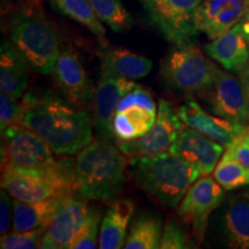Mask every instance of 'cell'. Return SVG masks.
<instances>
[{"label":"cell","mask_w":249,"mask_h":249,"mask_svg":"<svg viewBox=\"0 0 249 249\" xmlns=\"http://www.w3.org/2000/svg\"><path fill=\"white\" fill-rule=\"evenodd\" d=\"M22 104L20 124L39 135L55 155H75L92 142L93 124L85 107L49 90L29 91Z\"/></svg>","instance_id":"6da1fadb"},{"label":"cell","mask_w":249,"mask_h":249,"mask_svg":"<svg viewBox=\"0 0 249 249\" xmlns=\"http://www.w3.org/2000/svg\"><path fill=\"white\" fill-rule=\"evenodd\" d=\"M9 40L36 73L53 74L60 54V36L39 0L21 1L8 22Z\"/></svg>","instance_id":"7a4b0ae2"},{"label":"cell","mask_w":249,"mask_h":249,"mask_svg":"<svg viewBox=\"0 0 249 249\" xmlns=\"http://www.w3.org/2000/svg\"><path fill=\"white\" fill-rule=\"evenodd\" d=\"M119 147L99 139L89 143L75 160V197L85 201H110L126 182L127 160Z\"/></svg>","instance_id":"3957f363"},{"label":"cell","mask_w":249,"mask_h":249,"mask_svg":"<svg viewBox=\"0 0 249 249\" xmlns=\"http://www.w3.org/2000/svg\"><path fill=\"white\" fill-rule=\"evenodd\" d=\"M129 174L142 191L164 207L176 208L196 180L202 177L194 164L171 152L155 156H134Z\"/></svg>","instance_id":"277c9868"},{"label":"cell","mask_w":249,"mask_h":249,"mask_svg":"<svg viewBox=\"0 0 249 249\" xmlns=\"http://www.w3.org/2000/svg\"><path fill=\"white\" fill-rule=\"evenodd\" d=\"M218 67L194 43L173 45L160 65L161 80L171 89L202 93L213 83Z\"/></svg>","instance_id":"5b68a950"},{"label":"cell","mask_w":249,"mask_h":249,"mask_svg":"<svg viewBox=\"0 0 249 249\" xmlns=\"http://www.w3.org/2000/svg\"><path fill=\"white\" fill-rule=\"evenodd\" d=\"M149 22L172 45L194 43L201 0H139Z\"/></svg>","instance_id":"8992f818"},{"label":"cell","mask_w":249,"mask_h":249,"mask_svg":"<svg viewBox=\"0 0 249 249\" xmlns=\"http://www.w3.org/2000/svg\"><path fill=\"white\" fill-rule=\"evenodd\" d=\"M225 201V189L213 177L202 176L196 180L180 202L177 213L191 227L193 236L198 244L204 240L209 219Z\"/></svg>","instance_id":"52a82bcc"},{"label":"cell","mask_w":249,"mask_h":249,"mask_svg":"<svg viewBox=\"0 0 249 249\" xmlns=\"http://www.w3.org/2000/svg\"><path fill=\"white\" fill-rule=\"evenodd\" d=\"M158 107L148 90L141 86L124 95L114 113L112 128L118 141L142 138L157 120Z\"/></svg>","instance_id":"ba28073f"},{"label":"cell","mask_w":249,"mask_h":249,"mask_svg":"<svg viewBox=\"0 0 249 249\" xmlns=\"http://www.w3.org/2000/svg\"><path fill=\"white\" fill-rule=\"evenodd\" d=\"M185 124L165 99L158 104V116L154 127L142 138L132 141H118L117 145L126 156H155L170 150Z\"/></svg>","instance_id":"9c48e42d"},{"label":"cell","mask_w":249,"mask_h":249,"mask_svg":"<svg viewBox=\"0 0 249 249\" xmlns=\"http://www.w3.org/2000/svg\"><path fill=\"white\" fill-rule=\"evenodd\" d=\"M133 80L112 75L101 71L97 87L95 90V107H93V128L98 139L113 142L116 140L112 121L119 103L124 95L138 88Z\"/></svg>","instance_id":"30bf717a"},{"label":"cell","mask_w":249,"mask_h":249,"mask_svg":"<svg viewBox=\"0 0 249 249\" xmlns=\"http://www.w3.org/2000/svg\"><path fill=\"white\" fill-rule=\"evenodd\" d=\"M200 96L218 117L240 124L249 120L244 86L241 80L230 74L229 71L218 68L213 83Z\"/></svg>","instance_id":"8fae6325"},{"label":"cell","mask_w":249,"mask_h":249,"mask_svg":"<svg viewBox=\"0 0 249 249\" xmlns=\"http://www.w3.org/2000/svg\"><path fill=\"white\" fill-rule=\"evenodd\" d=\"M54 82L64 97L71 104L85 107L95 98L91 80L71 46H66L59 54L53 71Z\"/></svg>","instance_id":"7c38bea8"},{"label":"cell","mask_w":249,"mask_h":249,"mask_svg":"<svg viewBox=\"0 0 249 249\" xmlns=\"http://www.w3.org/2000/svg\"><path fill=\"white\" fill-rule=\"evenodd\" d=\"M89 205L75 196L62 202L44 233L42 249H71L86 222Z\"/></svg>","instance_id":"4fadbf2b"},{"label":"cell","mask_w":249,"mask_h":249,"mask_svg":"<svg viewBox=\"0 0 249 249\" xmlns=\"http://www.w3.org/2000/svg\"><path fill=\"white\" fill-rule=\"evenodd\" d=\"M213 229L224 247L249 249V195L233 196L220 205Z\"/></svg>","instance_id":"5bb4252c"},{"label":"cell","mask_w":249,"mask_h":249,"mask_svg":"<svg viewBox=\"0 0 249 249\" xmlns=\"http://www.w3.org/2000/svg\"><path fill=\"white\" fill-rule=\"evenodd\" d=\"M177 113L186 127L197 130L225 148L249 127L246 124L234 123L216 114L213 116L195 101L183 103Z\"/></svg>","instance_id":"9a60e30c"},{"label":"cell","mask_w":249,"mask_h":249,"mask_svg":"<svg viewBox=\"0 0 249 249\" xmlns=\"http://www.w3.org/2000/svg\"><path fill=\"white\" fill-rule=\"evenodd\" d=\"M224 148L220 143L185 126L171 145L169 152L194 164L201 171L202 176H210L224 155Z\"/></svg>","instance_id":"2e32d148"},{"label":"cell","mask_w":249,"mask_h":249,"mask_svg":"<svg viewBox=\"0 0 249 249\" xmlns=\"http://www.w3.org/2000/svg\"><path fill=\"white\" fill-rule=\"evenodd\" d=\"M249 9V0H202L196 12V27L214 39L238 24Z\"/></svg>","instance_id":"e0dca14e"},{"label":"cell","mask_w":249,"mask_h":249,"mask_svg":"<svg viewBox=\"0 0 249 249\" xmlns=\"http://www.w3.org/2000/svg\"><path fill=\"white\" fill-rule=\"evenodd\" d=\"M204 52L222 65L224 70L239 73L249 65V44L242 34L240 23L225 31L204 45Z\"/></svg>","instance_id":"ac0fdd59"},{"label":"cell","mask_w":249,"mask_h":249,"mask_svg":"<svg viewBox=\"0 0 249 249\" xmlns=\"http://www.w3.org/2000/svg\"><path fill=\"white\" fill-rule=\"evenodd\" d=\"M1 188L14 200L34 203L54 197H67L53 182L43 177L2 170Z\"/></svg>","instance_id":"d6986e66"},{"label":"cell","mask_w":249,"mask_h":249,"mask_svg":"<svg viewBox=\"0 0 249 249\" xmlns=\"http://www.w3.org/2000/svg\"><path fill=\"white\" fill-rule=\"evenodd\" d=\"M102 71L128 80H140L149 75L152 61L129 50L103 44L97 51Z\"/></svg>","instance_id":"ffe728a7"},{"label":"cell","mask_w":249,"mask_h":249,"mask_svg":"<svg viewBox=\"0 0 249 249\" xmlns=\"http://www.w3.org/2000/svg\"><path fill=\"white\" fill-rule=\"evenodd\" d=\"M134 211L135 203L130 198H118L112 201L101 223L98 248H124Z\"/></svg>","instance_id":"44dd1931"},{"label":"cell","mask_w":249,"mask_h":249,"mask_svg":"<svg viewBox=\"0 0 249 249\" xmlns=\"http://www.w3.org/2000/svg\"><path fill=\"white\" fill-rule=\"evenodd\" d=\"M29 65L14 48L11 40L4 39L0 49V90L20 99L29 85Z\"/></svg>","instance_id":"7402d4cb"},{"label":"cell","mask_w":249,"mask_h":249,"mask_svg":"<svg viewBox=\"0 0 249 249\" xmlns=\"http://www.w3.org/2000/svg\"><path fill=\"white\" fill-rule=\"evenodd\" d=\"M68 197H54L49 200L27 203L13 201V231L27 232L37 229H48L62 202Z\"/></svg>","instance_id":"603a6c76"},{"label":"cell","mask_w":249,"mask_h":249,"mask_svg":"<svg viewBox=\"0 0 249 249\" xmlns=\"http://www.w3.org/2000/svg\"><path fill=\"white\" fill-rule=\"evenodd\" d=\"M163 220L154 213H141L130 224V230L124 242V249L160 248L163 234Z\"/></svg>","instance_id":"cb8c5ba5"},{"label":"cell","mask_w":249,"mask_h":249,"mask_svg":"<svg viewBox=\"0 0 249 249\" xmlns=\"http://www.w3.org/2000/svg\"><path fill=\"white\" fill-rule=\"evenodd\" d=\"M49 2L55 11L82 24L104 43L107 30L88 0H49Z\"/></svg>","instance_id":"d4e9b609"},{"label":"cell","mask_w":249,"mask_h":249,"mask_svg":"<svg viewBox=\"0 0 249 249\" xmlns=\"http://www.w3.org/2000/svg\"><path fill=\"white\" fill-rule=\"evenodd\" d=\"M96 15L116 33L132 29L134 20L121 0H88Z\"/></svg>","instance_id":"484cf974"},{"label":"cell","mask_w":249,"mask_h":249,"mask_svg":"<svg viewBox=\"0 0 249 249\" xmlns=\"http://www.w3.org/2000/svg\"><path fill=\"white\" fill-rule=\"evenodd\" d=\"M213 178L225 191H234L249 186V167L222 156L213 171Z\"/></svg>","instance_id":"4316f807"},{"label":"cell","mask_w":249,"mask_h":249,"mask_svg":"<svg viewBox=\"0 0 249 249\" xmlns=\"http://www.w3.org/2000/svg\"><path fill=\"white\" fill-rule=\"evenodd\" d=\"M99 231H101V211L96 207H89L86 222L71 249H93L98 247Z\"/></svg>","instance_id":"83f0119b"},{"label":"cell","mask_w":249,"mask_h":249,"mask_svg":"<svg viewBox=\"0 0 249 249\" xmlns=\"http://www.w3.org/2000/svg\"><path fill=\"white\" fill-rule=\"evenodd\" d=\"M46 229H37L33 231H13L1 235L0 248L1 249H35L40 248L42 239Z\"/></svg>","instance_id":"f1b7e54d"},{"label":"cell","mask_w":249,"mask_h":249,"mask_svg":"<svg viewBox=\"0 0 249 249\" xmlns=\"http://www.w3.org/2000/svg\"><path fill=\"white\" fill-rule=\"evenodd\" d=\"M5 92L0 93V128L4 130L8 126L20 124L23 113L22 102L18 103Z\"/></svg>","instance_id":"f546056e"},{"label":"cell","mask_w":249,"mask_h":249,"mask_svg":"<svg viewBox=\"0 0 249 249\" xmlns=\"http://www.w3.org/2000/svg\"><path fill=\"white\" fill-rule=\"evenodd\" d=\"M193 246L183 230L174 220L169 219L165 224L160 239V249H188Z\"/></svg>","instance_id":"4dcf8cb0"},{"label":"cell","mask_w":249,"mask_h":249,"mask_svg":"<svg viewBox=\"0 0 249 249\" xmlns=\"http://www.w3.org/2000/svg\"><path fill=\"white\" fill-rule=\"evenodd\" d=\"M224 157L236 160L249 167V127L226 147Z\"/></svg>","instance_id":"1f68e13d"},{"label":"cell","mask_w":249,"mask_h":249,"mask_svg":"<svg viewBox=\"0 0 249 249\" xmlns=\"http://www.w3.org/2000/svg\"><path fill=\"white\" fill-rule=\"evenodd\" d=\"M13 202H11L9 194L1 188L0 193V235H5L9 232L11 222H13Z\"/></svg>","instance_id":"d6a6232c"},{"label":"cell","mask_w":249,"mask_h":249,"mask_svg":"<svg viewBox=\"0 0 249 249\" xmlns=\"http://www.w3.org/2000/svg\"><path fill=\"white\" fill-rule=\"evenodd\" d=\"M240 80L242 86H244L245 93H246V101H247V107H248V113H249V73L247 70L240 73Z\"/></svg>","instance_id":"836d02e7"},{"label":"cell","mask_w":249,"mask_h":249,"mask_svg":"<svg viewBox=\"0 0 249 249\" xmlns=\"http://www.w3.org/2000/svg\"><path fill=\"white\" fill-rule=\"evenodd\" d=\"M239 23H240L242 34H244L245 38L247 39V42H248V44H249V9H248V12L245 14V17L242 18V20Z\"/></svg>","instance_id":"e575fe53"},{"label":"cell","mask_w":249,"mask_h":249,"mask_svg":"<svg viewBox=\"0 0 249 249\" xmlns=\"http://www.w3.org/2000/svg\"><path fill=\"white\" fill-rule=\"evenodd\" d=\"M17 0H1V12L2 14L8 13V11L14 9V2Z\"/></svg>","instance_id":"d590c367"},{"label":"cell","mask_w":249,"mask_h":249,"mask_svg":"<svg viewBox=\"0 0 249 249\" xmlns=\"http://www.w3.org/2000/svg\"><path fill=\"white\" fill-rule=\"evenodd\" d=\"M246 70H247V71H248V73H249V65H248V67H247V68H246Z\"/></svg>","instance_id":"8d00e7d4"},{"label":"cell","mask_w":249,"mask_h":249,"mask_svg":"<svg viewBox=\"0 0 249 249\" xmlns=\"http://www.w3.org/2000/svg\"><path fill=\"white\" fill-rule=\"evenodd\" d=\"M201 1H202V0H201Z\"/></svg>","instance_id":"74e56055"},{"label":"cell","mask_w":249,"mask_h":249,"mask_svg":"<svg viewBox=\"0 0 249 249\" xmlns=\"http://www.w3.org/2000/svg\"><path fill=\"white\" fill-rule=\"evenodd\" d=\"M248 195H249V194H248Z\"/></svg>","instance_id":"f35d334b"}]
</instances>
